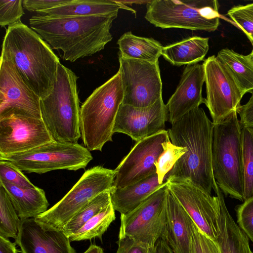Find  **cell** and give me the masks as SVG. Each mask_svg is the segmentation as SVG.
Returning <instances> with one entry per match:
<instances>
[{"mask_svg": "<svg viewBox=\"0 0 253 253\" xmlns=\"http://www.w3.org/2000/svg\"><path fill=\"white\" fill-rule=\"evenodd\" d=\"M213 189L220 206L219 231L216 242L221 253H253L249 239L235 222L225 204L224 194L215 181Z\"/></svg>", "mask_w": 253, "mask_h": 253, "instance_id": "cell-21", "label": "cell"}, {"mask_svg": "<svg viewBox=\"0 0 253 253\" xmlns=\"http://www.w3.org/2000/svg\"><path fill=\"white\" fill-rule=\"evenodd\" d=\"M124 90L118 71L96 88L80 107V130L84 146L89 151H101L112 141L115 119L123 103Z\"/></svg>", "mask_w": 253, "mask_h": 253, "instance_id": "cell-5", "label": "cell"}, {"mask_svg": "<svg viewBox=\"0 0 253 253\" xmlns=\"http://www.w3.org/2000/svg\"><path fill=\"white\" fill-rule=\"evenodd\" d=\"M238 114L242 126L253 127V92L248 101L240 106Z\"/></svg>", "mask_w": 253, "mask_h": 253, "instance_id": "cell-40", "label": "cell"}, {"mask_svg": "<svg viewBox=\"0 0 253 253\" xmlns=\"http://www.w3.org/2000/svg\"><path fill=\"white\" fill-rule=\"evenodd\" d=\"M93 158L90 151L78 143L52 140L28 151L0 155L21 171L42 174L58 169H84Z\"/></svg>", "mask_w": 253, "mask_h": 253, "instance_id": "cell-9", "label": "cell"}, {"mask_svg": "<svg viewBox=\"0 0 253 253\" xmlns=\"http://www.w3.org/2000/svg\"><path fill=\"white\" fill-rule=\"evenodd\" d=\"M0 186L6 191L20 218H36L47 210L49 203L43 189L37 186L22 188L1 179Z\"/></svg>", "mask_w": 253, "mask_h": 253, "instance_id": "cell-23", "label": "cell"}, {"mask_svg": "<svg viewBox=\"0 0 253 253\" xmlns=\"http://www.w3.org/2000/svg\"><path fill=\"white\" fill-rule=\"evenodd\" d=\"M16 244L0 236V253H17Z\"/></svg>", "mask_w": 253, "mask_h": 253, "instance_id": "cell-41", "label": "cell"}, {"mask_svg": "<svg viewBox=\"0 0 253 253\" xmlns=\"http://www.w3.org/2000/svg\"><path fill=\"white\" fill-rule=\"evenodd\" d=\"M159 182L156 172L132 184L110 190L111 202L115 211L127 213L138 207L150 195L165 184Z\"/></svg>", "mask_w": 253, "mask_h": 253, "instance_id": "cell-24", "label": "cell"}, {"mask_svg": "<svg viewBox=\"0 0 253 253\" xmlns=\"http://www.w3.org/2000/svg\"><path fill=\"white\" fill-rule=\"evenodd\" d=\"M203 64L207 93L205 104L215 124L232 112L238 113L244 93L216 56H209Z\"/></svg>", "mask_w": 253, "mask_h": 253, "instance_id": "cell-13", "label": "cell"}, {"mask_svg": "<svg viewBox=\"0 0 253 253\" xmlns=\"http://www.w3.org/2000/svg\"><path fill=\"white\" fill-rule=\"evenodd\" d=\"M118 15L52 17L37 14L29 19L31 29L62 58L71 62L103 50L113 37L112 22Z\"/></svg>", "mask_w": 253, "mask_h": 253, "instance_id": "cell-1", "label": "cell"}, {"mask_svg": "<svg viewBox=\"0 0 253 253\" xmlns=\"http://www.w3.org/2000/svg\"><path fill=\"white\" fill-rule=\"evenodd\" d=\"M117 43L119 55L123 57L150 62L158 61L164 47L153 38L136 36L131 32L123 34Z\"/></svg>", "mask_w": 253, "mask_h": 253, "instance_id": "cell-26", "label": "cell"}, {"mask_svg": "<svg viewBox=\"0 0 253 253\" xmlns=\"http://www.w3.org/2000/svg\"><path fill=\"white\" fill-rule=\"evenodd\" d=\"M154 253H173L166 242L160 238L157 242Z\"/></svg>", "mask_w": 253, "mask_h": 253, "instance_id": "cell-42", "label": "cell"}, {"mask_svg": "<svg viewBox=\"0 0 253 253\" xmlns=\"http://www.w3.org/2000/svg\"><path fill=\"white\" fill-rule=\"evenodd\" d=\"M84 253H104L102 248L100 247L91 245Z\"/></svg>", "mask_w": 253, "mask_h": 253, "instance_id": "cell-43", "label": "cell"}, {"mask_svg": "<svg viewBox=\"0 0 253 253\" xmlns=\"http://www.w3.org/2000/svg\"><path fill=\"white\" fill-rule=\"evenodd\" d=\"M23 0H0V25L10 27L21 22L24 14Z\"/></svg>", "mask_w": 253, "mask_h": 253, "instance_id": "cell-34", "label": "cell"}, {"mask_svg": "<svg viewBox=\"0 0 253 253\" xmlns=\"http://www.w3.org/2000/svg\"><path fill=\"white\" fill-rule=\"evenodd\" d=\"M168 181L133 210L120 216L118 238H130L154 248L166 221Z\"/></svg>", "mask_w": 253, "mask_h": 253, "instance_id": "cell-10", "label": "cell"}, {"mask_svg": "<svg viewBox=\"0 0 253 253\" xmlns=\"http://www.w3.org/2000/svg\"><path fill=\"white\" fill-rule=\"evenodd\" d=\"M52 140L42 119L20 114L0 117V155L24 152Z\"/></svg>", "mask_w": 253, "mask_h": 253, "instance_id": "cell-15", "label": "cell"}, {"mask_svg": "<svg viewBox=\"0 0 253 253\" xmlns=\"http://www.w3.org/2000/svg\"><path fill=\"white\" fill-rule=\"evenodd\" d=\"M168 187L197 226L216 242L220 214L218 197L212 196L189 179L169 177Z\"/></svg>", "mask_w": 253, "mask_h": 253, "instance_id": "cell-12", "label": "cell"}, {"mask_svg": "<svg viewBox=\"0 0 253 253\" xmlns=\"http://www.w3.org/2000/svg\"><path fill=\"white\" fill-rule=\"evenodd\" d=\"M78 79L60 63L51 93L41 99L42 119L54 140L78 143L81 137Z\"/></svg>", "mask_w": 253, "mask_h": 253, "instance_id": "cell-6", "label": "cell"}, {"mask_svg": "<svg viewBox=\"0 0 253 253\" xmlns=\"http://www.w3.org/2000/svg\"><path fill=\"white\" fill-rule=\"evenodd\" d=\"M115 209L111 203L87 221L69 237L70 241H80L98 238L100 240L111 223L115 219Z\"/></svg>", "mask_w": 253, "mask_h": 253, "instance_id": "cell-28", "label": "cell"}, {"mask_svg": "<svg viewBox=\"0 0 253 253\" xmlns=\"http://www.w3.org/2000/svg\"><path fill=\"white\" fill-rule=\"evenodd\" d=\"M135 13V11L122 1L113 0H70L52 8L36 12L40 15L52 17H74L118 15L120 9Z\"/></svg>", "mask_w": 253, "mask_h": 253, "instance_id": "cell-22", "label": "cell"}, {"mask_svg": "<svg viewBox=\"0 0 253 253\" xmlns=\"http://www.w3.org/2000/svg\"><path fill=\"white\" fill-rule=\"evenodd\" d=\"M216 0H153L146 3L145 18L162 29L213 32L219 25Z\"/></svg>", "mask_w": 253, "mask_h": 253, "instance_id": "cell-7", "label": "cell"}, {"mask_svg": "<svg viewBox=\"0 0 253 253\" xmlns=\"http://www.w3.org/2000/svg\"><path fill=\"white\" fill-rule=\"evenodd\" d=\"M70 0H24L23 5L29 11L36 12L52 8Z\"/></svg>", "mask_w": 253, "mask_h": 253, "instance_id": "cell-39", "label": "cell"}, {"mask_svg": "<svg viewBox=\"0 0 253 253\" xmlns=\"http://www.w3.org/2000/svg\"><path fill=\"white\" fill-rule=\"evenodd\" d=\"M169 140L168 131L164 130L136 142L114 169L112 187H125L156 172L155 164L164 151L162 144Z\"/></svg>", "mask_w": 253, "mask_h": 253, "instance_id": "cell-14", "label": "cell"}, {"mask_svg": "<svg viewBox=\"0 0 253 253\" xmlns=\"http://www.w3.org/2000/svg\"><path fill=\"white\" fill-rule=\"evenodd\" d=\"M193 223L189 215L168 189L166 221L160 238L173 253H191Z\"/></svg>", "mask_w": 253, "mask_h": 253, "instance_id": "cell-20", "label": "cell"}, {"mask_svg": "<svg viewBox=\"0 0 253 253\" xmlns=\"http://www.w3.org/2000/svg\"><path fill=\"white\" fill-rule=\"evenodd\" d=\"M216 57L244 94L253 92V62L249 55H245L225 48L218 51Z\"/></svg>", "mask_w": 253, "mask_h": 253, "instance_id": "cell-27", "label": "cell"}, {"mask_svg": "<svg viewBox=\"0 0 253 253\" xmlns=\"http://www.w3.org/2000/svg\"><path fill=\"white\" fill-rule=\"evenodd\" d=\"M227 15L246 34L253 50V2L231 7Z\"/></svg>", "mask_w": 253, "mask_h": 253, "instance_id": "cell-33", "label": "cell"}, {"mask_svg": "<svg viewBox=\"0 0 253 253\" xmlns=\"http://www.w3.org/2000/svg\"><path fill=\"white\" fill-rule=\"evenodd\" d=\"M115 170L100 166L85 170L70 190L53 207L35 218L45 230H62L84 207L102 192L110 190Z\"/></svg>", "mask_w": 253, "mask_h": 253, "instance_id": "cell-8", "label": "cell"}, {"mask_svg": "<svg viewBox=\"0 0 253 253\" xmlns=\"http://www.w3.org/2000/svg\"><path fill=\"white\" fill-rule=\"evenodd\" d=\"M205 82L203 64L187 65L180 82L166 106L168 121L173 125L190 111L205 103L202 96V87Z\"/></svg>", "mask_w": 253, "mask_h": 253, "instance_id": "cell-18", "label": "cell"}, {"mask_svg": "<svg viewBox=\"0 0 253 253\" xmlns=\"http://www.w3.org/2000/svg\"><path fill=\"white\" fill-rule=\"evenodd\" d=\"M238 225L253 243V197L236 208Z\"/></svg>", "mask_w": 253, "mask_h": 253, "instance_id": "cell-37", "label": "cell"}, {"mask_svg": "<svg viewBox=\"0 0 253 253\" xmlns=\"http://www.w3.org/2000/svg\"><path fill=\"white\" fill-rule=\"evenodd\" d=\"M209 38L189 37L163 47L162 55L174 66L192 65L204 60L209 49Z\"/></svg>", "mask_w": 253, "mask_h": 253, "instance_id": "cell-25", "label": "cell"}, {"mask_svg": "<svg viewBox=\"0 0 253 253\" xmlns=\"http://www.w3.org/2000/svg\"><path fill=\"white\" fill-rule=\"evenodd\" d=\"M22 171L11 163L0 160V179L22 188L35 187Z\"/></svg>", "mask_w": 253, "mask_h": 253, "instance_id": "cell-36", "label": "cell"}, {"mask_svg": "<svg viewBox=\"0 0 253 253\" xmlns=\"http://www.w3.org/2000/svg\"><path fill=\"white\" fill-rule=\"evenodd\" d=\"M213 126L199 107L187 113L168 130L173 145L187 149L169 172V177L189 179L210 194L215 181L212 168Z\"/></svg>", "mask_w": 253, "mask_h": 253, "instance_id": "cell-2", "label": "cell"}, {"mask_svg": "<svg viewBox=\"0 0 253 253\" xmlns=\"http://www.w3.org/2000/svg\"><path fill=\"white\" fill-rule=\"evenodd\" d=\"M0 58L11 63L41 99L52 92L60 63L50 46L22 22L8 27Z\"/></svg>", "mask_w": 253, "mask_h": 253, "instance_id": "cell-3", "label": "cell"}, {"mask_svg": "<svg viewBox=\"0 0 253 253\" xmlns=\"http://www.w3.org/2000/svg\"><path fill=\"white\" fill-rule=\"evenodd\" d=\"M15 240L22 253H76L62 230L44 229L35 218L21 219Z\"/></svg>", "mask_w": 253, "mask_h": 253, "instance_id": "cell-19", "label": "cell"}, {"mask_svg": "<svg viewBox=\"0 0 253 253\" xmlns=\"http://www.w3.org/2000/svg\"><path fill=\"white\" fill-rule=\"evenodd\" d=\"M234 111L214 124L212 168L214 178L223 194L244 202L242 126Z\"/></svg>", "mask_w": 253, "mask_h": 253, "instance_id": "cell-4", "label": "cell"}, {"mask_svg": "<svg viewBox=\"0 0 253 253\" xmlns=\"http://www.w3.org/2000/svg\"><path fill=\"white\" fill-rule=\"evenodd\" d=\"M242 126L244 201L253 197V127Z\"/></svg>", "mask_w": 253, "mask_h": 253, "instance_id": "cell-30", "label": "cell"}, {"mask_svg": "<svg viewBox=\"0 0 253 253\" xmlns=\"http://www.w3.org/2000/svg\"><path fill=\"white\" fill-rule=\"evenodd\" d=\"M124 90L123 103L146 107L162 97V82L159 62L127 59L119 55Z\"/></svg>", "mask_w": 253, "mask_h": 253, "instance_id": "cell-11", "label": "cell"}, {"mask_svg": "<svg viewBox=\"0 0 253 253\" xmlns=\"http://www.w3.org/2000/svg\"><path fill=\"white\" fill-rule=\"evenodd\" d=\"M249 57H250L251 60L253 62V50L251 51V52L249 54Z\"/></svg>", "mask_w": 253, "mask_h": 253, "instance_id": "cell-44", "label": "cell"}, {"mask_svg": "<svg viewBox=\"0 0 253 253\" xmlns=\"http://www.w3.org/2000/svg\"><path fill=\"white\" fill-rule=\"evenodd\" d=\"M10 114L42 119L41 98L13 65L0 58V117Z\"/></svg>", "mask_w": 253, "mask_h": 253, "instance_id": "cell-16", "label": "cell"}, {"mask_svg": "<svg viewBox=\"0 0 253 253\" xmlns=\"http://www.w3.org/2000/svg\"><path fill=\"white\" fill-rule=\"evenodd\" d=\"M21 218L16 212L6 191L0 186V236L17 238Z\"/></svg>", "mask_w": 253, "mask_h": 253, "instance_id": "cell-31", "label": "cell"}, {"mask_svg": "<svg viewBox=\"0 0 253 253\" xmlns=\"http://www.w3.org/2000/svg\"><path fill=\"white\" fill-rule=\"evenodd\" d=\"M191 253H221L217 242L203 233L194 222L191 237Z\"/></svg>", "mask_w": 253, "mask_h": 253, "instance_id": "cell-35", "label": "cell"}, {"mask_svg": "<svg viewBox=\"0 0 253 253\" xmlns=\"http://www.w3.org/2000/svg\"><path fill=\"white\" fill-rule=\"evenodd\" d=\"M167 121L168 112L162 97L146 107L122 104L116 116L113 133L126 134L138 142L165 130Z\"/></svg>", "mask_w": 253, "mask_h": 253, "instance_id": "cell-17", "label": "cell"}, {"mask_svg": "<svg viewBox=\"0 0 253 253\" xmlns=\"http://www.w3.org/2000/svg\"><path fill=\"white\" fill-rule=\"evenodd\" d=\"M116 253H154V248L145 246L133 239L125 237L119 239Z\"/></svg>", "mask_w": 253, "mask_h": 253, "instance_id": "cell-38", "label": "cell"}, {"mask_svg": "<svg viewBox=\"0 0 253 253\" xmlns=\"http://www.w3.org/2000/svg\"><path fill=\"white\" fill-rule=\"evenodd\" d=\"M164 151L155 163L156 173L160 184H163L169 177V171L176 161L187 152L186 147L173 145L170 140L163 143Z\"/></svg>", "mask_w": 253, "mask_h": 253, "instance_id": "cell-32", "label": "cell"}, {"mask_svg": "<svg viewBox=\"0 0 253 253\" xmlns=\"http://www.w3.org/2000/svg\"><path fill=\"white\" fill-rule=\"evenodd\" d=\"M111 203L110 190L102 192L81 210L64 226L62 231L69 238L87 221L101 211Z\"/></svg>", "mask_w": 253, "mask_h": 253, "instance_id": "cell-29", "label": "cell"}]
</instances>
